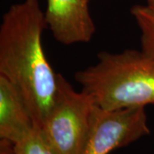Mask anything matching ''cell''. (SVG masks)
I'll use <instances>...</instances> for the list:
<instances>
[{
	"mask_svg": "<svg viewBox=\"0 0 154 154\" xmlns=\"http://www.w3.org/2000/svg\"><path fill=\"white\" fill-rule=\"evenodd\" d=\"M46 28L38 0L11 5L0 26V75L18 88L38 127L53 106L58 85V74L53 71L42 45Z\"/></svg>",
	"mask_w": 154,
	"mask_h": 154,
	"instance_id": "6da1fadb",
	"label": "cell"
},
{
	"mask_svg": "<svg viewBox=\"0 0 154 154\" xmlns=\"http://www.w3.org/2000/svg\"><path fill=\"white\" fill-rule=\"evenodd\" d=\"M75 79L105 110L154 105V59L143 51H102L97 63L77 71Z\"/></svg>",
	"mask_w": 154,
	"mask_h": 154,
	"instance_id": "7a4b0ae2",
	"label": "cell"
},
{
	"mask_svg": "<svg viewBox=\"0 0 154 154\" xmlns=\"http://www.w3.org/2000/svg\"><path fill=\"white\" fill-rule=\"evenodd\" d=\"M96 103L91 95L77 92L61 74L55 102L40 127L58 154H82L88 141Z\"/></svg>",
	"mask_w": 154,
	"mask_h": 154,
	"instance_id": "3957f363",
	"label": "cell"
},
{
	"mask_svg": "<svg viewBox=\"0 0 154 154\" xmlns=\"http://www.w3.org/2000/svg\"><path fill=\"white\" fill-rule=\"evenodd\" d=\"M149 134L145 107L107 110L96 105L82 154H110Z\"/></svg>",
	"mask_w": 154,
	"mask_h": 154,
	"instance_id": "277c9868",
	"label": "cell"
},
{
	"mask_svg": "<svg viewBox=\"0 0 154 154\" xmlns=\"http://www.w3.org/2000/svg\"><path fill=\"white\" fill-rule=\"evenodd\" d=\"M45 15L48 28L61 44L88 43L94 37L89 0H48Z\"/></svg>",
	"mask_w": 154,
	"mask_h": 154,
	"instance_id": "5b68a950",
	"label": "cell"
},
{
	"mask_svg": "<svg viewBox=\"0 0 154 154\" xmlns=\"http://www.w3.org/2000/svg\"><path fill=\"white\" fill-rule=\"evenodd\" d=\"M34 126L22 94L10 80L0 75V139L16 144Z\"/></svg>",
	"mask_w": 154,
	"mask_h": 154,
	"instance_id": "8992f818",
	"label": "cell"
},
{
	"mask_svg": "<svg viewBox=\"0 0 154 154\" xmlns=\"http://www.w3.org/2000/svg\"><path fill=\"white\" fill-rule=\"evenodd\" d=\"M131 14L140 31L141 51L154 59V9L149 5H134Z\"/></svg>",
	"mask_w": 154,
	"mask_h": 154,
	"instance_id": "52a82bcc",
	"label": "cell"
},
{
	"mask_svg": "<svg viewBox=\"0 0 154 154\" xmlns=\"http://www.w3.org/2000/svg\"><path fill=\"white\" fill-rule=\"evenodd\" d=\"M14 149L16 154H58L38 126L33 127L27 135L14 144Z\"/></svg>",
	"mask_w": 154,
	"mask_h": 154,
	"instance_id": "ba28073f",
	"label": "cell"
},
{
	"mask_svg": "<svg viewBox=\"0 0 154 154\" xmlns=\"http://www.w3.org/2000/svg\"><path fill=\"white\" fill-rule=\"evenodd\" d=\"M0 154H16L14 143L5 139H0Z\"/></svg>",
	"mask_w": 154,
	"mask_h": 154,
	"instance_id": "9c48e42d",
	"label": "cell"
},
{
	"mask_svg": "<svg viewBox=\"0 0 154 154\" xmlns=\"http://www.w3.org/2000/svg\"><path fill=\"white\" fill-rule=\"evenodd\" d=\"M147 5L154 9V0H147Z\"/></svg>",
	"mask_w": 154,
	"mask_h": 154,
	"instance_id": "30bf717a",
	"label": "cell"
}]
</instances>
